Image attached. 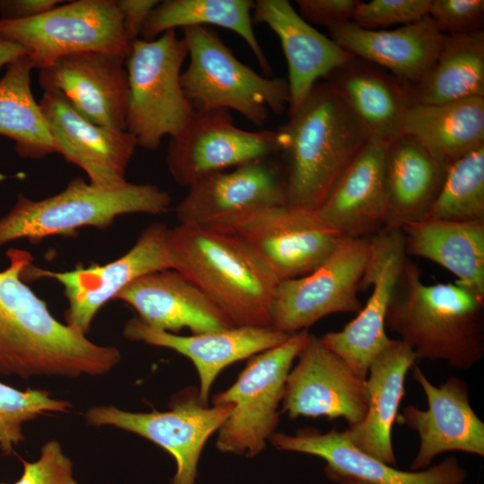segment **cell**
<instances>
[{
  "mask_svg": "<svg viewBox=\"0 0 484 484\" xmlns=\"http://www.w3.org/2000/svg\"><path fill=\"white\" fill-rule=\"evenodd\" d=\"M407 255L401 229H382L370 237V255L360 289L373 286L366 305L342 330L320 336L321 341L367 379L375 358L390 344L385 318Z\"/></svg>",
  "mask_w": 484,
  "mask_h": 484,
  "instance_id": "9a60e30c",
  "label": "cell"
},
{
  "mask_svg": "<svg viewBox=\"0 0 484 484\" xmlns=\"http://www.w3.org/2000/svg\"><path fill=\"white\" fill-rule=\"evenodd\" d=\"M251 0H166L152 10L143 30V39H154L176 28L214 25L237 33L254 54L264 76L272 67L253 28Z\"/></svg>",
  "mask_w": 484,
  "mask_h": 484,
  "instance_id": "d6a6232c",
  "label": "cell"
},
{
  "mask_svg": "<svg viewBox=\"0 0 484 484\" xmlns=\"http://www.w3.org/2000/svg\"><path fill=\"white\" fill-rule=\"evenodd\" d=\"M290 335L272 327L233 326L183 336L152 327L137 316L124 327V336L131 341L173 350L189 359L197 371L199 399L204 404L224 368L281 344Z\"/></svg>",
  "mask_w": 484,
  "mask_h": 484,
  "instance_id": "7402d4cb",
  "label": "cell"
},
{
  "mask_svg": "<svg viewBox=\"0 0 484 484\" xmlns=\"http://www.w3.org/2000/svg\"><path fill=\"white\" fill-rule=\"evenodd\" d=\"M44 90H57L90 122L125 130L129 97L125 58L85 51L63 56L39 73Z\"/></svg>",
  "mask_w": 484,
  "mask_h": 484,
  "instance_id": "d6986e66",
  "label": "cell"
},
{
  "mask_svg": "<svg viewBox=\"0 0 484 484\" xmlns=\"http://www.w3.org/2000/svg\"><path fill=\"white\" fill-rule=\"evenodd\" d=\"M326 80L367 132L388 143L402 134L404 115L413 104L411 87L386 70L353 57Z\"/></svg>",
  "mask_w": 484,
  "mask_h": 484,
  "instance_id": "4316f807",
  "label": "cell"
},
{
  "mask_svg": "<svg viewBox=\"0 0 484 484\" xmlns=\"http://www.w3.org/2000/svg\"><path fill=\"white\" fill-rule=\"evenodd\" d=\"M406 255L432 261L484 300V220H422L403 225Z\"/></svg>",
  "mask_w": 484,
  "mask_h": 484,
  "instance_id": "f546056e",
  "label": "cell"
},
{
  "mask_svg": "<svg viewBox=\"0 0 484 484\" xmlns=\"http://www.w3.org/2000/svg\"><path fill=\"white\" fill-rule=\"evenodd\" d=\"M448 166L417 139L402 134L386 144L384 229H401L425 220L445 180Z\"/></svg>",
  "mask_w": 484,
  "mask_h": 484,
  "instance_id": "f1b7e54d",
  "label": "cell"
},
{
  "mask_svg": "<svg viewBox=\"0 0 484 484\" xmlns=\"http://www.w3.org/2000/svg\"><path fill=\"white\" fill-rule=\"evenodd\" d=\"M0 34L25 48L32 67L39 70L77 52L126 59L132 48L116 0H79L28 19L0 18Z\"/></svg>",
  "mask_w": 484,
  "mask_h": 484,
  "instance_id": "30bf717a",
  "label": "cell"
},
{
  "mask_svg": "<svg viewBox=\"0 0 484 484\" xmlns=\"http://www.w3.org/2000/svg\"><path fill=\"white\" fill-rule=\"evenodd\" d=\"M427 220H484V145L454 162ZM425 219V220H426Z\"/></svg>",
  "mask_w": 484,
  "mask_h": 484,
  "instance_id": "e575fe53",
  "label": "cell"
},
{
  "mask_svg": "<svg viewBox=\"0 0 484 484\" xmlns=\"http://www.w3.org/2000/svg\"><path fill=\"white\" fill-rule=\"evenodd\" d=\"M385 328L417 360L469 369L484 357V300L455 283L426 284L407 258L388 307Z\"/></svg>",
  "mask_w": 484,
  "mask_h": 484,
  "instance_id": "3957f363",
  "label": "cell"
},
{
  "mask_svg": "<svg viewBox=\"0 0 484 484\" xmlns=\"http://www.w3.org/2000/svg\"><path fill=\"white\" fill-rule=\"evenodd\" d=\"M309 332L292 333L281 344L251 358L237 380L218 393L212 404L232 405L218 430L216 447L221 453L254 457L266 447L279 424L286 381Z\"/></svg>",
  "mask_w": 484,
  "mask_h": 484,
  "instance_id": "ba28073f",
  "label": "cell"
},
{
  "mask_svg": "<svg viewBox=\"0 0 484 484\" xmlns=\"http://www.w3.org/2000/svg\"><path fill=\"white\" fill-rule=\"evenodd\" d=\"M386 144L369 139L317 209L326 223L342 237L370 238L385 228Z\"/></svg>",
  "mask_w": 484,
  "mask_h": 484,
  "instance_id": "d4e9b609",
  "label": "cell"
},
{
  "mask_svg": "<svg viewBox=\"0 0 484 484\" xmlns=\"http://www.w3.org/2000/svg\"><path fill=\"white\" fill-rule=\"evenodd\" d=\"M168 229L161 223L149 225L125 255L104 265L53 272L30 264L22 278L24 281L48 278L59 282L68 302L65 324L86 335L99 309L130 283L145 274L172 269Z\"/></svg>",
  "mask_w": 484,
  "mask_h": 484,
  "instance_id": "5bb4252c",
  "label": "cell"
},
{
  "mask_svg": "<svg viewBox=\"0 0 484 484\" xmlns=\"http://www.w3.org/2000/svg\"><path fill=\"white\" fill-rule=\"evenodd\" d=\"M72 404L51 397L46 390L21 391L0 382V449L4 454L13 453L24 440L22 425L48 412H66Z\"/></svg>",
  "mask_w": 484,
  "mask_h": 484,
  "instance_id": "d590c367",
  "label": "cell"
},
{
  "mask_svg": "<svg viewBox=\"0 0 484 484\" xmlns=\"http://www.w3.org/2000/svg\"><path fill=\"white\" fill-rule=\"evenodd\" d=\"M28 56L6 65L0 79V135L14 142L22 158L40 160L56 152L48 125L30 88Z\"/></svg>",
  "mask_w": 484,
  "mask_h": 484,
  "instance_id": "836d02e7",
  "label": "cell"
},
{
  "mask_svg": "<svg viewBox=\"0 0 484 484\" xmlns=\"http://www.w3.org/2000/svg\"><path fill=\"white\" fill-rule=\"evenodd\" d=\"M369 255L370 238L342 237L314 271L281 281L272 305V327L292 334L332 314L359 313L363 306L358 293Z\"/></svg>",
  "mask_w": 484,
  "mask_h": 484,
  "instance_id": "7c38bea8",
  "label": "cell"
},
{
  "mask_svg": "<svg viewBox=\"0 0 484 484\" xmlns=\"http://www.w3.org/2000/svg\"><path fill=\"white\" fill-rule=\"evenodd\" d=\"M252 20L266 24L280 39L289 70V113L321 78L354 57L307 22L288 0L255 1Z\"/></svg>",
  "mask_w": 484,
  "mask_h": 484,
  "instance_id": "cb8c5ba5",
  "label": "cell"
},
{
  "mask_svg": "<svg viewBox=\"0 0 484 484\" xmlns=\"http://www.w3.org/2000/svg\"><path fill=\"white\" fill-rule=\"evenodd\" d=\"M269 443L279 451L323 459L325 475L334 482L351 477L369 484H464L468 477L454 456L420 471L399 470L361 451L344 431L335 428L326 433L315 428H301L294 435L274 433Z\"/></svg>",
  "mask_w": 484,
  "mask_h": 484,
  "instance_id": "ffe728a7",
  "label": "cell"
},
{
  "mask_svg": "<svg viewBox=\"0 0 484 484\" xmlns=\"http://www.w3.org/2000/svg\"><path fill=\"white\" fill-rule=\"evenodd\" d=\"M367 403V379L358 376L318 336L309 333L289 373L282 411L290 419L342 418L350 428L363 420Z\"/></svg>",
  "mask_w": 484,
  "mask_h": 484,
  "instance_id": "2e32d148",
  "label": "cell"
},
{
  "mask_svg": "<svg viewBox=\"0 0 484 484\" xmlns=\"http://www.w3.org/2000/svg\"><path fill=\"white\" fill-rule=\"evenodd\" d=\"M22 475L13 484H77L73 477L72 461L56 439L41 446L37 461L30 462L22 460Z\"/></svg>",
  "mask_w": 484,
  "mask_h": 484,
  "instance_id": "f35d334b",
  "label": "cell"
},
{
  "mask_svg": "<svg viewBox=\"0 0 484 484\" xmlns=\"http://www.w3.org/2000/svg\"><path fill=\"white\" fill-rule=\"evenodd\" d=\"M166 163L173 180L190 186L199 179L255 160L280 151V133L248 131L234 124L229 110H194L188 123L169 137Z\"/></svg>",
  "mask_w": 484,
  "mask_h": 484,
  "instance_id": "4fadbf2b",
  "label": "cell"
},
{
  "mask_svg": "<svg viewBox=\"0 0 484 484\" xmlns=\"http://www.w3.org/2000/svg\"><path fill=\"white\" fill-rule=\"evenodd\" d=\"M170 204L169 194L152 184L99 187L76 177L62 192L39 201L19 194L0 218V246L21 238L38 243L51 236H74L83 227L106 229L120 215L162 214Z\"/></svg>",
  "mask_w": 484,
  "mask_h": 484,
  "instance_id": "5b68a950",
  "label": "cell"
},
{
  "mask_svg": "<svg viewBox=\"0 0 484 484\" xmlns=\"http://www.w3.org/2000/svg\"><path fill=\"white\" fill-rule=\"evenodd\" d=\"M181 30L189 64L181 73L180 82L194 110L232 109L263 126L271 112L281 114L289 106L287 79L258 74L240 62L207 26Z\"/></svg>",
  "mask_w": 484,
  "mask_h": 484,
  "instance_id": "8992f818",
  "label": "cell"
},
{
  "mask_svg": "<svg viewBox=\"0 0 484 484\" xmlns=\"http://www.w3.org/2000/svg\"><path fill=\"white\" fill-rule=\"evenodd\" d=\"M188 56L183 38L169 30L151 40L133 42L125 59L129 97L125 130L138 146L156 150L188 123L194 109L186 98L181 69Z\"/></svg>",
  "mask_w": 484,
  "mask_h": 484,
  "instance_id": "52a82bcc",
  "label": "cell"
},
{
  "mask_svg": "<svg viewBox=\"0 0 484 484\" xmlns=\"http://www.w3.org/2000/svg\"><path fill=\"white\" fill-rule=\"evenodd\" d=\"M273 157L212 173L192 184L176 206L178 224L204 226L286 203L284 175Z\"/></svg>",
  "mask_w": 484,
  "mask_h": 484,
  "instance_id": "44dd1931",
  "label": "cell"
},
{
  "mask_svg": "<svg viewBox=\"0 0 484 484\" xmlns=\"http://www.w3.org/2000/svg\"><path fill=\"white\" fill-rule=\"evenodd\" d=\"M416 360L408 344L393 339L368 368V403L363 420L344 430L356 447L393 466L396 465V457L392 429L405 393L406 375Z\"/></svg>",
  "mask_w": 484,
  "mask_h": 484,
  "instance_id": "83f0119b",
  "label": "cell"
},
{
  "mask_svg": "<svg viewBox=\"0 0 484 484\" xmlns=\"http://www.w3.org/2000/svg\"><path fill=\"white\" fill-rule=\"evenodd\" d=\"M39 106L56 152L81 168L90 184L115 187L127 182L126 169L137 146L129 132L90 122L57 90L44 91Z\"/></svg>",
  "mask_w": 484,
  "mask_h": 484,
  "instance_id": "ac0fdd59",
  "label": "cell"
},
{
  "mask_svg": "<svg viewBox=\"0 0 484 484\" xmlns=\"http://www.w3.org/2000/svg\"><path fill=\"white\" fill-rule=\"evenodd\" d=\"M286 203L317 210L370 139L332 85L318 81L279 127Z\"/></svg>",
  "mask_w": 484,
  "mask_h": 484,
  "instance_id": "7a4b0ae2",
  "label": "cell"
},
{
  "mask_svg": "<svg viewBox=\"0 0 484 484\" xmlns=\"http://www.w3.org/2000/svg\"><path fill=\"white\" fill-rule=\"evenodd\" d=\"M335 484H369V483L363 481L361 480H359V479H355L351 477H344L335 481Z\"/></svg>",
  "mask_w": 484,
  "mask_h": 484,
  "instance_id": "ee69618b",
  "label": "cell"
},
{
  "mask_svg": "<svg viewBox=\"0 0 484 484\" xmlns=\"http://www.w3.org/2000/svg\"><path fill=\"white\" fill-rule=\"evenodd\" d=\"M172 269L205 293L235 326L272 327L281 281L235 236L201 225L168 229Z\"/></svg>",
  "mask_w": 484,
  "mask_h": 484,
  "instance_id": "277c9868",
  "label": "cell"
},
{
  "mask_svg": "<svg viewBox=\"0 0 484 484\" xmlns=\"http://www.w3.org/2000/svg\"><path fill=\"white\" fill-rule=\"evenodd\" d=\"M26 55L28 51L25 48L0 34V69Z\"/></svg>",
  "mask_w": 484,
  "mask_h": 484,
  "instance_id": "7bdbcfd3",
  "label": "cell"
},
{
  "mask_svg": "<svg viewBox=\"0 0 484 484\" xmlns=\"http://www.w3.org/2000/svg\"><path fill=\"white\" fill-rule=\"evenodd\" d=\"M428 16L444 35L482 31L483 0H431Z\"/></svg>",
  "mask_w": 484,
  "mask_h": 484,
  "instance_id": "74e56055",
  "label": "cell"
},
{
  "mask_svg": "<svg viewBox=\"0 0 484 484\" xmlns=\"http://www.w3.org/2000/svg\"><path fill=\"white\" fill-rule=\"evenodd\" d=\"M331 39L355 57L415 86L431 69L445 35L428 15L395 30H367L349 22L329 30Z\"/></svg>",
  "mask_w": 484,
  "mask_h": 484,
  "instance_id": "484cf974",
  "label": "cell"
},
{
  "mask_svg": "<svg viewBox=\"0 0 484 484\" xmlns=\"http://www.w3.org/2000/svg\"><path fill=\"white\" fill-rule=\"evenodd\" d=\"M402 131L450 167L484 145V97L436 105L414 103L404 115Z\"/></svg>",
  "mask_w": 484,
  "mask_h": 484,
  "instance_id": "4dcf8cb0",
  "label": "cell"
},
{
  "mask_svg": "<svg viewBox=\"0 0 484 484\" xmlns=\"http://www.w3.org/2000/svg\"><path fill=\"white\" fill-rule=\"evenodd\" d=\"M204 227L242 240L281 281L314 271L342 238L317 210L289 203L254 209Z\"/></svg>",
  "mask_w": 484,
  "mask_h": 484,
  "instance_id": "9c48e42d",
  "label": "cell"
},
{
  "mask_svg": "<svg viewBox=\"0 0 484 484\" xmlns=\"http://www.w3.org/2000/svg\"><path fill=\"white\" fill-rule=\"evenodd\" d=\"M360 0H297L298 14L309 24L325 27L328 30L352 22Z\"/></svg>",
  "mask_w": 484,
  "mask_h": 484,
  "instance_id": "ab89813d",
  "label": "cell"
},
{
  "mask_svg": "<svg viewBox=\"0 0 484 484\" xmlns=\"http://www.w3.org/2000/svg\"><path fill=\"white\" fill-rule=\"evenodd\" d=\"M63 3L60 0H0V18L28 19L39 15Z\"/></svg>",
  "mask_w": 484,
  "mask_h": 484,
  "instance_id": "b9f144b4",
  "label": "cell"
},
{
  "mask_svg": "<svg viewBox=\"0 0 484 484\" xmlns=\"http://www.w3.org/2000/svg\"><path fill=\"white\" fill-rule=\"evenodd\" d=\"M116 299L134 308L145 324L166 332L188 328L202 333L235 326L205 293L173 269L136 279Z\"/></svg>",
  "mask_w": 484,
  "mask_h": 484,
  "instance_id": "603a6c76",
  "label": "cell"
},
{
  "mask_svg": "<svg viewBox=\"0 0 484 484\" xmlns=\"http://www.w3.org/2000/svg\"><path fill=\"white\" fill-rule=\"evenodd\" d=\"M431 0H371L360 1L352 22L358 26L375 30L391 25H406L428 15Z\"/></svg>",
  "mask_w": 484,
  "mask_h": 484,
  "instance_id": "8d00e7d4",
  "label": "cell"
},
{
  "mask_svg": "<svg viewBox=\"0 0 484 484\" xmlns=\"http://www.w3.org/2000/svg\"><path fill=\"white\" fill-rule=\"evenodd\" d=\"M160 3L159 0H116L125 31L132 44L139 39L147 18Z\"/></svg>",
  "mask_w": 484,
  "mask_h": 484,
  "instance_id": "60d3db41",
  "label": "cell"
},
{
  "mask_svg": "<svg viewBox=\"0 0 484 484\" xmlns=\"http://www.w3.org/2000/svg\"><path fill=\"white\" fill-rule=\"evenodd\" d=\"M412 376L427 397L428 409L408 405L396 418L398 424L416 431L419 437L411 470L427 469L435 457L447 452L483 457L484 422L471 406L467 384L450 376L435 385L416 365Z\"/></svg>",
  "mask_w": 484,
  "mask_h": 484,
  "instance_id": "e0dca14e",
  "label": "cell"
},
{
  "mask_svg": "<svg viewBox=\"0 0 484 484\" xmlns=\"http://www.w3.org/2000/svg\"><path fill=\"white\" fill-rule=\"evenodd\" d=\"M411 90L413 104L484 97V31L445 35L435 64Z\"/></svg>",
  "mask_w": 484,
  "mask_h": 484,
  "instance_id": "1f68e13d",
  "label": "cell"
},
{
  "mask_svg": "<svg viewBox=\"0 0 484 484\" xmlns=\"http://www.w3.org/2000/svg\"><path fill=\"white\" fill-rule=\"evenodd\" d=\"M6 256L9 264L0 271V376L76 378L112 370L121 359L119 350L60 323L22 280L31 254L11 248Z\"/></svg>",
  "mask_w": 484,
  "mask_h": 484,
  "instance_id": "6da1fadb",
  "label": "cell"
},
{
  "mask_svg": "<svg viewBox=\"0 0 484 484\" xmlns=\"http://www.w3.org/2000/svg\"><path fill=\"white\" fill-rule=\"evenodd\" d=\"M232 405L213 404L199 399L198 389L188 387L174 395L165 411L131 412L113 405L90 408L85 419L91 426H112L150 440L174 458L171 484H195L203 447L218 432Z\"/></svg>",
  "mask_w": 484,
  "mask_h": 484,
  "instance_id": "8fae6325",
  "label": "cell"
}]
</instances>
